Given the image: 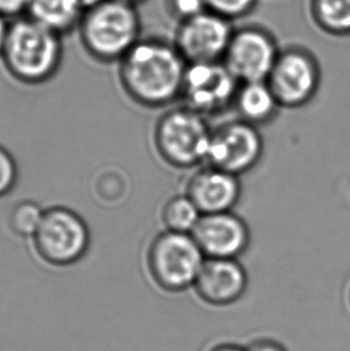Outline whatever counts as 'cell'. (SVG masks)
<instances>
[{
	"label": "cell",
	"instance_id": "1",
	"mask_svg": "<svg viewBox=\"0 0 350 351\" xmlns=\"http://www.w3.org/2000/svg\"><path fill=\"white\" fill-rule=\"evenodd\" d=\"M186 69L174 43L141 38L119 62V80L131 100L156 110L180 99Z\"/></svg>",
	"mask_w": 350,
	"mask_h": 351
},
{
	"label": "cell",
	"instance_id": "2",
	"mask_svg": "<svg viewBox=\"0 0 350 351\" xmlns=\"http://www.w3.org/2000/svg\"><path fill=\"white\" fill-rule=\"evenodd\" d=\"M0 58L16 81L40 86L51 81L60 69L62 35L29 16L12 19Z\"/></svg>",
	"mask_w": 350,
	"mask_h": 351
},
{
	"label": "cell",
	"instance_id": "3",
	"mask_svg": "<svg viewBox=\"0 0 350 351\" xmlns=\"http://www.w3.org/2000/svg\"><path fill=\"white\" fill-rule=\"evenodd\" d=\"M82 46L96 62H119L141 40L142 22L137 6L120 0H104L83 14Z\"/></svg>",
	"mask_w": 350,
	"mask_h": 351
},
{
	"label": "cell",
	"instance_id": "4",
	"mask_svg": "<svg viewBox=\"0 0 350 351\" xmlns=\"http://www.w3.org/2000/svg\"><path fill=\"white\" fill-rule=\"evenodd\" d=\"M213 130L207 118L186 106L163 112L154 128V145L167 165L191 169L207 163Z\"/></svg>",
	"mask_w": 350,
	"mask_h": 351
},
{
	"label": "cell",
	"instance_id": "5",
	"mask_svg": "<svg viewBox=\"0 0 350 351\" xmlns=\"http://www.w3.org/2000/svg\"><path fill=\"white\" fill-rule=\"evenodd\" d=\"M205 259L192 234L165 229L149 243L147 269L160 289L181 293L194 288Z\"/></svg>",
	"mask_w": 350,
	"mask_h": 351
},
{
	"label": "cell",
	"instance_id": "6",
	"mask_svg": "<svg viewBox=\"0 0 350 351\" xmlns=\"http://www.w3.org/2000/svg\"><path fill=\"white\" fill-rule=\"evenodd\" d=\"M38 256L49 265L65 267L82 261L89 251L91 234L86 219L67 206L45 209L33 239Z\"/></svg>",
	"mask_w": 350,
	"mask_h": 351
},
{
	"label": "cell",
	"instance_id": "7",
	"mask_svg": "<svg viewBox=\"0 0 350 351\" xmlns=\"http://www.w3.org/2000/svg\"><path fill=\"white\" fill-rule=\"evenodd\" d=\"M266 82L282 108L298 110L317 95L322 70L317 58L307 48L289 46L281 49Z\"/></svg>",
	"mask_w": 350,
	"mask_h": 351
},
{
	"label": "cell",
	"instance_id": "8",
	"mask_svg": "<svg viewBox=\"0 0 350 351\" xmlns=\"http://www.w3.org/2000/svg\"><path fill=\"white\" fill-rule=\"evenodd\" d=\"M239 86L223 62L187 64L180 100L207 118L233 107Z\"/></svg>",
	"mask_w": 350,
	"mask_h": 351
},
{
	"label": "cell",
	"instance_id": "9",
	"mask_svg": "<svg viewBox=\"0 0 350 351\" xmlns=\"http://www.w3.org/2000/svg\"><path fill=\"white\" fill-rule=\"evenodd\" d=\"M263 152L264 141L258 128L237 118L213 130L207 165L242 176L261 162Z\"/></svg>",
	"mask_w": 350,
	"mask_h": 351
},
{
	"label": "cell",
	"instance_id": "10",
	"mask_svg": "<svg viewBox=\"0 0 350 351\" xmlns=\"http://www.w3.org/2000/svg\"><path fill=\"white\" fill-rule=\"evenodd\" d=\"M277 41L259 25L234 29L222 62L240 83L268 80L279 58Z\"/></svg>",
	"mask_w": 350,
	"mask_h": 351
},
{
	"label": "cell",
	"instance_id": "11",
	"mask_svg": "<svg viewBox=\"0 0 350 351\" xmlns=\"http://www.w3.org/2000/svg\"><path fill=\"white\" fill-rule=\"evenodd\" d=\"M233 33L232 21L207 10L180 22L173 43L187 64L222 62Z\"/></svg>",
	"mask_w": 350,
	"mask_h": 351
},
{
	"label": "cell",
	"instance_id": "12",
	"mask_svg": "<svg viewBox=\"0 0 350 351\" xmlns=\"http://www.w3.org/2000/svg\"><path fill=\"white\" fill-rule=\"evenodd\" d=\"M191 234L205 258L239 259L251 245L248 224L233 211L202 215Z\"/></svg>",
	"mask_w": 350,
	"mask_h": 351
},
{
	"label": "cell",
	"instance_id": "13",
	"mask_svg": "<svg viewBox=\"0 0 350 351\" xmlns=\"http://www.w3.org/2000/svg\"><path fill=\"white\" fill-rule=\"evenodd\" d=\"M247 287L248 275L239 259L207 258L194 289L205 304L226 307L242 299Z\"/></svg>",
	"mask_w": 350,
	"mask_h": 351
},
{
	"label": "cell",
	"instance_id": "14",
	"mask_svg": "<svg viewBox=\"0 0 350 351\" xmlns=\"http://www.w3.org/2000/svg\"><path fill=\"white\" fill-rule=\"evenodd\" d=\"M185 193L203 215L233 211L242 198V181L240 176L207 165L191 176Z\"/></svg>",
	"mask_w": 350,
	"mask_h": 351
},
{
	"label": "cell",
	"instance_id": "15",
	"mask_svg": "<svg viewBox=\"0 0 350 351\" xmlns=\"http://www.w3.org/2000/svg\"><path fill=\"white\" fill-rule=\"evenodd\" d=\"M233 107L237 118L257 128L271 123L282 108L266 81L240 83Z\"/></svg>",
	"mask_w": 350,
	"mask_h": 351
},
{
	"label": "cell",
	"instance_id": "16",
	"mask_svg": "<svg viewBox=\"0 0 350 351\" xmlns=\"http://www.w3.org/2000/svg\"><path fill=\"white\" fill-rule=\"evenodd\" d=\"M84 12L81 0H33L27 16L62 36L78 28Z\"/></svg>",
	"mask_w": 350,
	"mask_h": 351
},
{
	"label": "cell",
	"instance_id": "17",
	"mask_svg": "<svg viewBox=\"0 0 350 351\" xmlns=\"http://www.w3.org/2000/svg\"><path fill=\"white\" fill-rule=\"evenodd\" d=\"M313 23L332 36H350V0H311Z\"/></svg>",
	"mask_w": 350,
	"mask_h": 351
},
{
	"label": "cell",
	"instance_id": "18",
	"mask_svg": "<svg viewBox=\"0 0 350 351\" xmlns=\"http://www.w3.org/2000/svg\"><path fill=\"white\" fill-rule=\"evenodd\" d=\"M202 215L194 200L186 193L175 195L167 199L162 208V223L167 230L191 234Z\"/></svg>",
	"mask_w": 350,
	"mask_h": 351
},
{
	"label": "cell",
	"instance_id": "19",
	"mask_svg": "<svg viewBox=\"0 0 350 351\" xmlns=\"http://www.w3.org/2000/svg\"><path fill=\"white\" fill-rule=\"evenodd\" d=\"M43 214L45 209L36 202L22 200L10 213V229L17 237L33 239L43 221Z\"/></svg>",
	"mask_w": 350,
	"mask_h": 351
},
{
	"label": "cell",
	"instance_id": "20",
	"mask_svg": "<svg viewBox=\"0 0 350 351\" xmlns=\"http://www.w3.org/2000/svg\"><path fill=\"white\" fill-rule=\"evenodd\" d=\"M204 3L208 11L234 21L251 14L258 0H204Z\"/></svg>",
	"mask_w": 350,
	"mask_h": 351
},
{
	"label": "cell",
	"instance_id": "21",
	"mask_svg": "<svg viewBox=\"0 0 350 351\" xmlns=\"http://www.w3.org/2000/svg\"><path fill=\"white\" fill-rule=\"evenodd\" d=\"M19 178V165L16 158L0 144V198L8 197L14 190Z\"/></svg>",
	"mask_w": 350,
	"mask_h": 351
},
{
	"label": "cell",
	"instance_id": "22",
	"mask_svg": "<svg viewBox=\"0 0 350 351\" xmlns=\"http://www.w3.org/2000/svg\"><path fill=\"white\" fill-rule=\"evenodd\" d=\"M168 9L180 23L207 11V6L204 0H168Z\"/></svg>",
	"mask_w": 350,
	"mask_h": 351
},
{
	"label": "cell",
	"instance_id": "23",
	"mask_svg": "<svg viewBox=\"0 0 350 351\" xmlns=\"http://www.w3.org/2000/svg\"><path fill=\"white\" fill-rule=\"evenodd\" d=\"M33 0H0V14L12 21L27 16Z\"/></svg>",
	"mask_w": 350,
	"mask_h": 351
},
{
	"label": "cell",
	"instance_id": "24",
	"mask_svg": "<svg viewBox=\"0 0 350 351\" xmlns=\"http://www.w3.org/2000/svg\"><path fill=\"white\" fill-rule=\"evenodd\" d=\"M248 351H288L285 348L272 339H259L252 343L250 347H247Z\"/></svg>",
	"mask_w": 350,
	"mask_h": 351
},
{
	"label": "cell",
	"instance_id": "25",
	"mask_svg": "<svg viewBox=\"0 0 350 351\" xmlns=\"http://www.w3.org/2000/svg\"><path fill=\"white\" fill-rule=\"evenodd\" d=\"M10 22H11V21H10L9 19H6L5 16L0 14V54L3 52V48H4L5 43H6V38H8Z\"/></svg>",
	"mask_w": 350,
	"mask_h": 351
},
{
	"label": "cell",
	"instance_id": "26",
	"mask_svg": "<svg viewBox=\"0 0 350 351\" xmlns=\"http://www.w3.org/2000/svg\"><path fill=\"white\" fill-rule=\"evenodd\" d=\"M209 351H248L247 348L242 347V346H237V344H233V343H222V344H218L216 347H213V349H210Z\"/></svg>",
	"mask_w": 350,
	"mask_h": 351
},
{
	"label": "cell",
	"instance_id": "27",
	"mask_svg": "<svg viewBox=\"0 0 350 351\" xmlns=\"http://www.w3.org/2000/svg\"><path fill=\"white\" fill-rule=\"evenodd\" d=\"M102 1L104 0H81L82 6H83L84 11H88V10L94 8L96 5H99L100 3H102Z\"/></svg>",
	"mask_w": 350,
	"mask_h": 351
},
{
	"label": "cell",
	"instance_id": "28",
	"mask_svg": "<svg viewBox=\"0 0 350 351\" xmlns=\"http://www.w3.org/2000/svg\"><path fill=\"white\" fill-rule=\"evenodd\" d=\"M120 1L128 3V4L133 5V6H137L138 4H141V3L145 1V0H120Z\"/></svg>",
	"mask_w": 350,
	"mask_h": 351
},
{
	"label": "cell",
	"instance_id": "29",
	"mask_svg": "<svg viewBox=\"0 0 350 351\" xmlns=\"http://www.w3.org/2000/svg\"><path fill=\"white\" fill-rule=\"evenodd\" d=\"M348 301H349V306H350V288H349V293H348Z\"/></svg>",
	"mask_w": 350,
	"mask_h": 351
}]
</instances>
